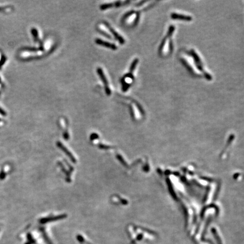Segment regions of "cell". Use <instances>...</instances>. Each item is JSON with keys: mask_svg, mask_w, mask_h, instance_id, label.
Masks as SVG:
<instances>
[{"mask_svg": "<svg viewBox=\"0 0 244 244\" xmlns=\"http://www.w3.org/2000/svg\"><path fill=\"white\" fill-rule=\"evenodd\" d=\"M98 74L99 75V76H100L102 81L103 82L104 85H105V91L107 93V94L110 95L111 94V91L110 89L109 88V86L108 85V82L106 79V76H105V74H103V71L101 69L98 68L97 69Z\"/></svg>", "mask_w": 244, "mask_h": 244, "instance_id": "1", "label": "cell"}, {"mask_svg": "<svg viewBox=\"0 0 244 244\" xmlns=\"http://www.w3.org/2000/svg\"><path fill=\"white\" fill-rule=\"evenodd\" d=\"M96 43H97V44L102 45V46H104L107 47V48H110V49H113V50H115V49H117V47H116L114 44L110 43H108V42L104 41H102V40H101V39H97L96 41Z\"/></svg>", "mask_w": 244, "mask_h": 244, "instance_id": "2", "label": "cell"}, {"mask_svg": "<svg viewBox=\"0 0 244 244\" xmlns=\"http://www.w3.org/2000/svg\"><path fill=\"white\" fill-rule=\"evenodd\" d=\"M108 28V30L111 32L112 33L113 35H114V37L115 38H116L117 40H119V41L120 42V43H125V40H124V39L122 38L119 35L118 33L116 32L115 31H114V29L112 28H111V27L109 26V25H107L106 26Z\"/></svg>", "mask_w": 244, "mask_h": 244, "instance_id": "3", "label": "cell"}, {"mask_svg": "<svg viewBox=\"0 0 244 244\" xmlns=\"http://www.w3.org/2000/svg\"><path fill=\"white\" fill-rule=\"evenodd\" d=\"M171 17L172 19H181V20H184V21H191L192 18L189 16H186L183 15H179L177 14H172L171 15Z\"/></svg>", "mask_w": 244, "mask_h": 244, "instance_id": "4", "label": "cell"}, {"mask_svg": "<svg viewBox=\"0 0 244 244\" xmlns=\"http://www.w3.org/2000/svg\"><path fill=\"white\" fill-rule=\"evenodd\" d=\"M98 28H99V29L101 31V32L103 33V35H105V36H106V37H108V38H111V36H110V35L109 34L108 32V28L107 27V26H104L102 24H100L99 25Z\"/></svg>", "mask_w": 244, "mask_h": 244, "instance_id": "5", "label": "cell"}, {"mask_svg": "<svg viewBox=\"0 0 244 244\" xmlns=\"http://www.w3.org/2000/svg\"><path fill=\"white\" fill-rule=\"evenodd\" d=\"M136 18V14L135 13H133V14H130L129 16L126 18V23L128 24H131L132 23H133V22L135 21Z\"/></svg>", "mask_w": 244, "mask_h": 244, "instance_id": "6", "label": "cell"}, {"mask_svg": "<svg viewBox=\"0 0 244 244\" xmlns=\"http://www.w3.org/2000/svg\"><path fill=\"white\" fill-rule=\"evenodd\" d=\"M124 81H125V86L130 84L133 81L132 76H129L128 75L127 76H125Z\"/></svg>", "mask_w": 244, "mask_h": 244, "instance_id": "7", "label": "cell"}, {"mask_svg": "<svg viewBox=\"0 0 244 244\" xmlns=\"http://www.w3.org/2000/svg\"><path fill=\"white\" fill-rule=\"evenodd\" d=\"M137 63H138V60L137 59H136L133 62V63H132V65L130 66V73H132L133 72V71L135 70V69L136 66L137 65Z\"/></svg>", "mask_w": 244, "mask_h": 244, "instance_id": "8", "label": "cell"}]
</instances>
